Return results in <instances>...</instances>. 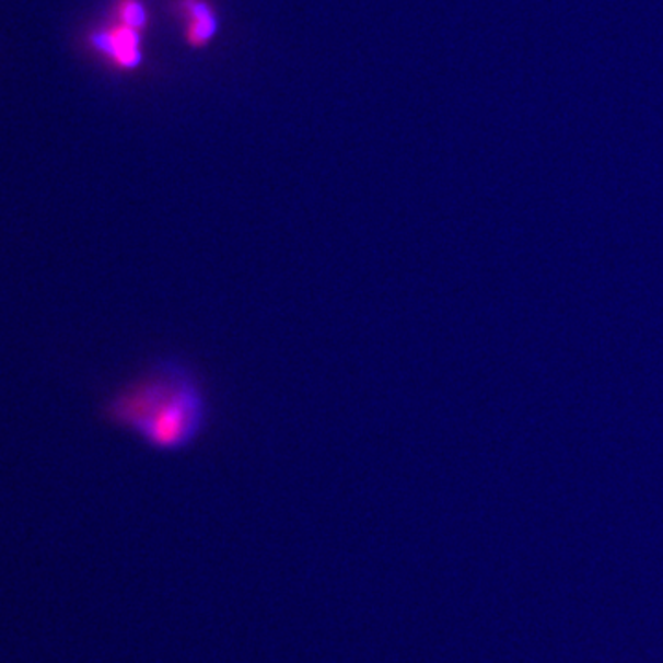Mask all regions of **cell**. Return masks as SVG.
<instances>
[{
  "mask_svg": "<svg viewBox=\"0 0 663 663\" xmlns=\"http://www.w3.org/2000/svg\"><path fill=\"white\" fill-rule=\"evenodd\" d=\"M102 414L155 452L175 454L194 446L209 428L210 400L193 367L166 356L118 387Z\"/></svg>",
  "mask_w": 663,
  "mask_h": 663,
  "instance_id": "obj_1",
  "label": "cell"
},
{
  "mask_svg": "<svg viewBox=\"0 0 663 663\" xmlns=\"http://www.w3.org/2000/svg\"><path fill=\"white\" fill-rule=\"evenodd\" d=\"M140 34H142L140 30L117 21L94 35L93 47L98 48L100 53L107 56L120 69H135L142 61Z\"/></svg>",
  "mask_w": 663,
  "mask_h": 663,
  "instance_id": "obj_2",
  "label": "cell"
},
{
  "mask_svg": "<svg viewBox=\"0 0 663 663\" xmlns=\"http://www.w3.org/2000/svg\"><path fill=\"white\" fill-rule=\"evenodd\" d=\"M181 13L187 21V39L193 47H203L218 32V19L207 0H181Z\"/></svg>",
  "mask_w": 663,
  "mask_h": 663,
  "instance_id": "obj_3",
  "label": "cell"
},
{
  "mask_svg": "<svg viewBox=\"0 0 663 663\" xmlns=\"http://www.w3.org/2000/svg\"><path fill=\"white\" fill-rule=\"evenodd\" d=\"M117 21L142 32L148 24V15H146L142 2L140 0H117Z\"/></svg>",
  "mask_w": 663,
  "mask_h": 663,
  "instance_id": "obj_4",
  "label": "cell"
}]
</instances>
